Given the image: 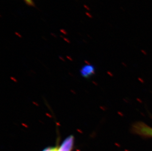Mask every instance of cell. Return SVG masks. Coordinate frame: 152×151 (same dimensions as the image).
<instances>
[{
    "label": "cell",
    "mask_w": 152,
    "mask_h": 151,
    "mask_svg": "<svg viewBox=\"0 0 152 151\" xmlns=\"http://www.w3.org/2000/svg\"><path fill=\"white\" fill-rule=\"evenodd\" d=\"M132 131L139 136L148 138L152 137V127L143 122H138L134 124Z\"/></svg>",
    "instance_id": "6da1fadb"
},
{
    "label": "cell",
    "mask_w": 152,
    "mask_h": 151,
    "mask_svg": "<svg viewBox=\"0 0 152 151\" xmlns=\"http://www.w3.org/2000/svg\"><path fill=\"white\" fill-rule=\"evenodd\" d=\"M75 137L69 136L66 138L62 144L57 147V151H72L74 145Z\"/></svg>",
    "instance_id": "7a4b0ae2"
},
{
    "label": "cell",
    "mask_w": 152,
    "mask_h": 151,
    "mask_svg": "<svg viewBox=\"0 0 152 151\" xmlns=\"http://www.w3.org/2000/svg\"><path fill=\"white\" fill-rule=\"evenodd\" d=\"M95 72V68L91 65H86L82 67L81 70V74L83 77L88 78L93 75Z\"/></svg>",
    "instance_id": "3957f363"
},
{
    "label": "cell",
    "mask_w": 152,
    "mask_h": 151,
    "mask_svg": "<svg viewBox=\"0 0 152 151\" xmlns=\"http://www.w3.org/2000/svg\"><path fill=\"white\" fill-rule=\"evenodd\" d=\"M42 151H57V147H47Z\"/></svg>",
    "instance_id": "277c9868"
},
{
    "label": "cell",
    "mask_w": 152,
    "mask_h": 151,
    "mask_svg": "<svg viewBox=\"0 0 152 151\" xmlns=\"http://www.w3.org/2000/svg\"><path fill=\"white\" fill-rule=\"evenodd\" d=\"M24 1H26V3H27L28 4H30V5H32L33 4L32 0H24Z\"/></svg>",
    "instance_id": "5b68a950"
}]
</instances>
